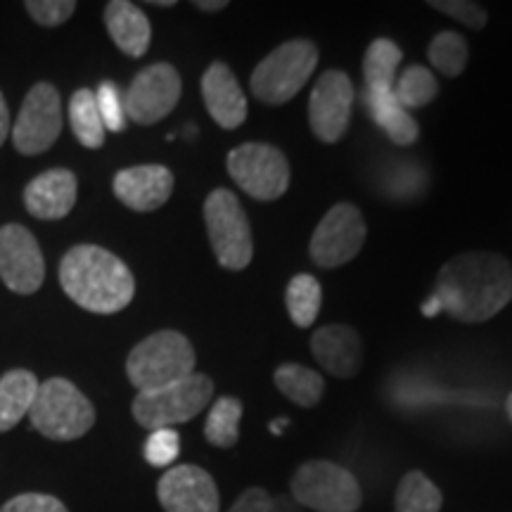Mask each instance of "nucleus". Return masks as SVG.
Returning a JSON list of instances; mask_svg holds the SVG:
<instances>
[{"mask_svg":"<svg viewBox=\"0 0 512 512\" xmlns=\"http://www.w3.org/2000/svg\"><path fill=\"white\" fill-rule=\"evenodd\" d=\"M38 392V380L31 370L17 368L0 377V432H10L29 415Z\"/></svg>","mask_w":512,"mask_h":512,"instance_id":"nucleus-22","label":"nucleus"},{"mask_svg":"<svg viewBox=\"0 0 512 512\" xmlns=\"http://www.w3.org/2000/svg\"><path fill=\"white\" fill-rule=\"evenodd\" d=\"M197 356L190 339L176 330H159L133 347L126 375L138 392L166 387L195 373Z\"/></svg>","mask_w":512,"mask_h":512,"instance_id":"nucleus-3","label":"nucleus"},{"mask_svg":"<svg viewBox=\"0 0 512 512\" xmlns=\"http://www.w3.org/2000/svg\"><path fill=\"white\" fill-rule=\"evenodd\" d=\"M0 278L17 294H34L46 280V261L34 233L19 223L0 228Z\"/></svg>","mask_w":512,"mask_h":512,"instance_id":"nucleus-14","label":"nucleus"},{"mask_svg":"<svg viewBox=\"0 0 512 512\" xmlns=\"http://www.w3.org/2000/svg\"><path fill=\"white\" fill-rule=\"evenodd\" d=\"M60 285L74 304L100 316L126 309L136 294L128 266L98 245H76L64 254Z\"/></svg>","mask_w":512,"mask_h":512,"instance_id":"nucleus-2","label":"nucleus"},{"mask_svg":"<svg viewBox=\"0 0 512 512\" xmlns=\"http://www.w3.org/2000/svg\"><path fill=\"white\" fill-rule=\"evenodd\" d=\"M107 34L121 53L128 57H143L150 48L152 27L150 19L138 5L128 0H112L105 8Z\"/></svg>","mask_w":512,"mask_h":512,"instance_id":"nucleus-20","label":"nucleus"},{"mask_svg":"<svg viewBox=\"0 0 512 512\" xmlns=\"http://www.w3.org/2000/svg\"><path fill=\"white\" fill-rule=\"evenodd\" d=\"M444 505L439 486L420 470L408 472L396 486L394 512H439Z\"/></svg>","mask_w":512,"mask_h":512,"instance_id":"nucleus-26","label":"nucleus"},{"mask_svg":"<svg viewBox=\"0 0 512 512\" xmlns=\"http://www.w3.org/2000/svg\"><path fill=\"white\" fill-rule=\"evenodd\" d=\"M354 83L339 69L320 74L309 100V124L320 143H337L347 133L351 107H354Z\"/></svg>","mask_w":512,"mask_h":512,"instance_id":"nucleus-13","label":"nucleus"},{"mask_svg":"<svg viewBox=\"0 0 512 512\" xmlns=\"http://www.w3.org/2000/svg\"><path fill=\"white\" fill-rule=\"evenodd\" d=\"M181 453V437L176 430H155L145 441V460L152 467L171 465Z\"/></svg>","mask_w":512,"mask_h":512,"instance_id":"nucleus-32","label":"nucleus"},{"mask_svg":"<svg viewBox=\"0 0 512 512\" xmlns=\"http://www.w3.org/2000/svg\"><path fill=\"white\" fill-rule=\"evenodd\" d=\"M316 64L318 48L311 41L294 38L283 43L256 64L249 81L254 98L264 105H285L309 83Z\"/></svg>","mask_w":512,"mask_h":512,"instance_id":"nucleus-6","label":"nucleus"},{"mask_svg":"<svg viewBox=\"0 0 512 512\" xmlns=\"http://www.w3.org/2000/svg\"><path fill=\"white\" fill-rule=\"evenodd\" d=\"M181 74L166 62H157L136 74L124 95L126 117L140 126H152L174 112L181 100Z\"/></svg>","mask_w":512,"mask_h":512,"instance_id":"nucleus-12","label":"nucleus"},{"mask_svg":"<svg viewBox=\"0 0 512 512\" xmlns=\"http://www.w3.org/2000/svg\"><path fill=\"white\" fill-rule=\"evenodd\" d=\"M311 351L320 368L342 380L358 375L363 368V342L358 332L347 325H325L313 332Z\"/></svg>","mask_w":512,"mask_h":512,"instance_id":"nucleus-19","label":"nucleus"},{"mask_svg":"<svg viewBox=\"0 0 512 512\" xmlns=\"http://www.w3.org/2000/svg\"><path fill=\"white\" fill-rule=\"evenodd\" d=\"M370 117L396 145H413L420 136L418 121L396 100L394 88H366L363 93Z\"/></svg>","mask_w":512,"mask_h":512,"instance_id":"nucleus-21","label":"nucleus"},{"mask_svg":"<svg viewBox=\"0 0 512 512\" xmlns=\"http://www.w3.org/2000/svg\"><path fill=\"white\" fill-rule=\"evenodd\" d=\"M401 57V48L394 41H389V38H377V41L370 43L366 57H363L366 88H394Z\"/></svg>","mask_w":512,"mask_h":512,"instance_id":"nucleus-28","label":"nucleus"},{"mask_svg":"<svg viewBox=\"0 0 512 512\" xmlns=\"http://www.w3.org/2000/svg\"><path fill=\"white\" fill-rule=\"evenodd\" d=\"M69 124L76 140L88 150H100L105 145V124L100 119L98 102H95V91L81 88L69 100Z\"/></svg>","mask_w":512,"mask_h":512,"instance_id":"nucleus-24","label":"nucleus"},{"mask_svg":"<svg viewBox=\"0 0 512 512\" xmlns=\"http://www.w3.org/2000/svg\"><path fill=\"white\" fill-rule=\"evenodd\" d=\"M0 512H69L60 498L48 494H19L10 498Z\"/></svg>","mask_w":512,"mask_h":512,"instance_id":"nucleus-35","label":"nucleus"},{"mask_svg":"<svg viewBox=\"0 0 512 512\" xmlns=\"http://www.w3.org/2000/svg\"><path fill=\"white\" fill-rule=\"evenodd\" d=\"M202 98L209 117L221 128L233 131V128L245 124L247 95L228 64H209V69L202 76Z\"/></svg>","mask_w":512,"mask_h":512,"instance_id":"nucleus-17","label":"nucleus"},{"mask_svg":"<svg viewBox=\"0 0 512 512\" xmlns=\"http://www.w3.org/2000/svg\"><path fill=\"white\" fill-rule=\"evenodd\" d=\"M266 512H304V508L299 503H294L292 498L275 496L271 498V505H268Z\"/></svg>","mask_w":512,"mask_h":512,"instance_id":"nucleus-37","label":"nucleus"},{"mask_svg":"<svg viewBox=\"0 0 512 512\" xmlns=\"http://www.w3.org/2000/svg\"><path fill=\"white\" fill-rule=\"evenodd\" d=\"M240 420H242V401L235 396H221L209 408L207 425H204V437L211 446L233 448L240 439Z\"/></svg>","mask_w":512,"mask_h":512,"instance_id":"nucleus-27","label":"nucleus"},{"mask_svg":"<svg viewBox=\"0 0 512 512\" xmlns=\"http://www.w3.org/2000/svg\"><path fill=\"white\" fill-rule=\"evenodd\" d=\"M152 5H157V8H174V0H152Z\"/></svg>","mask_w":512,"mask_h":512,"instance_id":"nucleus-40","label":"nucleus"},{"mask_svg":"<svg viewBox=\"0 0 512 512\" xmlns=\"http://www.w3.org/2000/svg\"><path fill=\"white\" fill-rule=\"evenodd\" d=\"M368 226L361 209L351 202H339L320 219L313 230L309 254L320 268H337L356 259L366 245Z\"/></svg>","mask_w":512,"mask_h":512,"instance_id":"nucleus-10","label":"nucleus"},{"mask_svg":"<svg viewBox=\"0 0 512 512\" xmlns=\"http://www.w3.org/2000/svg\"><path fill=\"white\" fill-rule=\"evenodd\" d=\"M204 223L216 261L228 271H242L254 256L252 226L233 192L216 188L204 200Z\"/></svg>","mask_w":512,"mask_h":512,"instance_id":"nucleus-7","label":"nucleus"},{"mask_svg":"<svg viewBox=\"0 0 512 512\" xmlns=\"http://www.w3.org/2000/svg\"><path fill=\"white\" fill-rule=\"evenodd\" d=\"M285 304L297 328H311L323 304V287L309 273L294 275L285 290Z\"/></svg>","mask_w":512,"mask_h":512,"instance_id":"nucleus-25","label":"nucleus"},{"mask_svg":"<svg viewBox=\"0 0 512 512\" xmlns=\"http://www.w3.org/2000/svg\"><path fill=\"white\" fill-rule=\"evenodd\" d=\"M226 166L230 178L259 202L280 200L290 188V162L273 145L245 143L235 147Z\"/></svg>","mask_w":512,"mask_h":512,"instance_id":"nucleus-9","label":"nucleus"},{"mask_svg":"<svg viewBox=\"0 0 512 512\" xmlns=\"http://www.w3.org/2000/svg\"><path fill=\"white\" fill-rule=\"evenodd\" d=\"M273 380L280 394L292 403H297L299 408H313L323 399V375L306 366H299V363H283V366L275 370Z\"/></svg>","mask_w":512,"mask_h":512,"instance_id":"nucleus-23","label":"nucleus"},{"mask_svg":"<svg viewBox=\"0 0 512 512\" xmlns=\"http://www.w3.org/2000/svg\"><path fill=\"white\" fill-rule=\"evenodd\" d=\"M427 57H430L432 67L441 72L444 76H460L465 72L467 57H470V50H467V41L456 31H441L432 38L430 48H427Z\"/></svg>","mask_w":512,"mask_h":512,"instance_id":"nucleus-30","label":"nucleus"},{"mask_svg":"<svg viewBox=\"0 0 512 512\" xmlns=\"http://www.w3.org/2000/svg\"><path fill=\"white\" fill-rule=\"evenodd\" d=\"M159 503L166 512H219V486L197 465H176L157 484Z\"/></svg>","mask_w":512,"mask_h":512,"instance_id":"nucleus-15","label":"nucleus"},{"mask_svg":"<svg viewBox=\"0 0 512 512\" xmlns=\"http://www.w3.org/2000/svg\"><path fill=\"white\" fill-rule=\"evenodd\" d=\"M10 133L15 150L22 155H41L57 143L62 133V100L53 83H36L31 88Z\"/></svg>","mask_w":512,"mask_h":512,"instance_id":"nucleus-11","label":"nucleus"},{"mask_svg":"<svg viewBox=\"0 0 512 512\" xmlns=\"http://www.w3.org/2000/svg\"><path fill=\"white\" fill-rule=\"evenodd\" d=\"M505 411H508V418H510V422H512V392H510V396H508V401H505Z\"/></svg>","mask_w":512,"mask_h":512,"instance_id":"nucleus-41","label":"nucleus"},{"mask_svg":"<svg viewBox=\"0 0 512 512\" xmlns=\"http://www.w3.org/2000/svg\"><path fill=\"white\" fill-rule=\"evenodd\" d=\"M394 95L406 112L427 107L439 95L437 76H434L427 67L411 64V67L399 76V81H396Z\"/></svg>","mask_w":512,"mask_h":512,"instance_id":"nucleus-29","label":"nucleus"},{"mask_svg":"<svg viewBox=\"0 0 512 512\" xmlns=\"http://www.w3.org/2000/svg\"><path fill=\"white\" fill-rule=\"evenodd\" d=\"M512 302V264L496 252H465L448 259L422 302L425 318L448 313L460 323H484Z\"/></svg>","mask_w":512,"mask_h":512,"instance_id":"nucleus-1","label":"nucleus"},{"mask_svg":"<svg viewBox=\"0 0 512 512\" xmlns=\"http://www.w3.org/2000/svg\"><path fill=\"white\" fill-rule=\"evenodd\" d=\"M268 505H271L268 491L261 489V486H252V489H247L245 494L233 503V508L228 512H266Z\"/></svg>","mask_w":512,"mask_h":512,"instance_id":"nucleus-36","label":"nucleus"},{"mask_svg":"<svg viewBox=\"0 0 512 512\" xmlns=\"http://www.w3.org/2000/svg\"><path fill=\"white\" fill-rule=\"evenodd\" d=\"M79 181L69 169H50L38 174L24 188V204L31 216L41 221L64 219L74 209Z\"/></svg>","mask_w":512,"mask_h":512,"instance_id":"nucleus-18","label":"nucleus"},{"mask_svg":"<svg viewBox=\"0 0 512 512\" xmlns=\"http://www.w3.org/2000/svg\"><path fill=\"white\" fill-rule=\"evenodd\" d=\"M10 136V110H8V102H5L3 93H0V145L5 143Z\"/></svg>","mask_w":512,"mask_h":512,"instance_id":"nucleus-38","label":"nucleus"},{"mask_svg":"<svg viewBox=\"0 0 512 512\" xmlns=\"http://www.w3.org/2000/svg\"><path fill=\"white\" fill-rule=\"evenodd\" d=\"M292 501L316 512H356L363 494L347 467L330 460H309L294 472Z\"/></svg>","mask_w":512,"mask_h":512,"instance_id":"nucleus-8","label":"nucleus"},{"mask_svg":"<svg viewBox=\"0 0 512 512\" xmlns=\"http://www.w3.org/2000/svg\"><path fill=\"white\" fill-rule=\"evenodd\" d=\"M31 427L53 441H74L95 425L93 403L64 377H50L38 384L34 406L29 411Z\"/></svg>","mask_w":512,"mask_h":512,"instance_id":"nucleus-4","label":"nucleus"},{"mask_svg":"<svg viewBox=\"0 0 512 512\" xmlns=\"http://www.w3.org/2000/svg\"><path fill=\"white\" fill-rule=\"evenodd\" d=\"M114 195L133 211H155L164 207L174 192V174L162 164L128 166L114 176Z\"/></svg>","mask_w":512,"mask_h":512,"instance_id":"nucleus-16","label":"nucleus"},{"mask_svg":"<svg viewBox=\"0 0 512 512\" xmlns=\"http://www.w3.org/2000/svg\"><path fill=\"white\" fill-rule=\"evenodd\" d=\"M430 8L439 10L441 15L453 17L456 22L463 24L467 29H484L486 27V10L479 3H470V0H432Z\"/></svg>","mask_w":512,"mask_h":512,"instance_id":"nucleus-33","label":"nucleus"},{"mask_svg":"<svg viewBox=\"0 0 512 512\" xmlns=\"http://www.w3.org/2000/svg\"><path fill=\"white\" fill-rule=\"evenodd\" d=\"M195 8L204 10V12H221V10L228 8V0H214V3H207V0H197Z\"/></svg>","mask_w":512,"mask_h":512,"instance_id":"nucleus-39","label":"nucleus"},{"mask_svg":"<svg viewBox=\"0 0 512 512\" xmlns=\"http://www.w3.org/2000/svg\"><path fill=\"white\" fill-rule=\"evenodd\" d=\"M24 8L41 27H57L74 15L76 3L74 0H27Z\"/></svg>","mask_w":512,"mask_h":512,"instance_id":"nucleus-34","label":"nucleus"},{"mask_svg":"<svg viewBox=\"0 0 512 512\" xmlns=\"http://www.w3.org/2000/svg\"><path fill=\"white\" fill-rule=\"evenodd\" d=\"M214 399V382L202 373H192L166 387L138 392L133 399V418L147 430H171L174 425L197 418Z\"/></svg>","mask_w":512,"mask_h":512,"instance_id":"nucleus-5","label":"nucleus"},{"mask_svg":"<svg viewBox=\"0 0 512 512\" xmlns=\"http://www.w3.org/2000/svg\"><path fill=\"white\" fill-rule=\"evenodd\" d=\"M95 102H98L100 119L102 124H105V131H114V133L124 131L126 110H124V98H121L119 88L110 81L100 83V88L95 91Z\"/></svg>","mask_w":512,"mask_h":512,"instance_id":"nucleus-31","label":"nucleus"}]
</instances>
